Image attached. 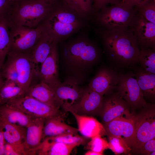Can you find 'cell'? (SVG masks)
Segmentation results:
<instances>
[{"label":"cell","mask_w":155,"mask_h":155,"mask_svg":"<svg viewBox=\"0 0 155 155\" xmlns=\"http://www.w3.org/2000/svg\"><path fill=\"white\" fill-rule=\"evenodd\" d=\"M96 29L110 67L118 72H124L137 66L140 50L129 27L112 30Z\"/></svg>","instance_id":"1"},{"label":"cell","mask_w":155,"mask_h":155,"mask_svg":"<svg viewBox=\"0 0 155 155\" xmlns=\"http://www.w3.org/2000/svg\"><path fill=\"white\" fill-rule=\"evenodd\" d=\"M82 18L61 0H58L41 24L57 42L64 40L84 26Z\"/></svg>","instance_id":"2"},{"label":"cell","mask_w":155,"mask_h":155,"mask_svg":"<svg viewBox=\"0 0 155 155\" xmlns=\"http://www.w3.org/2000/svg\"><path fill=\"white\" fill-rule=\"evenodd\" d=\"M55 4L44 0H19L13 2L6 18L9 27L17 26L31 28L38 26L51 11Z\"/></svg>","instance_id":"3"},{"label":"cell","mask_w":155,"mask_h":155,"mask_svg":"<svg viewBox=\"0 0 155 155\" xmlns=\"http://www.w3.org/2000/svg\"><path fill=\"white\" fill-rule=\"evenodd\" d=\"M135 16L134 7L121 0L102 7L94 15V20L98 28L123 29L129 27Z\"/></svg>","instance_id":"4"},{"label":"cell","mask_w":155,"mask_h":155,"mask_svg":"<svg viewBox=\"0 0 155 155\" xmlns=\"http://www.w3.org/2000/svg\"><path fill=\"white\" fill-rule=\"evenodd\" d=\"M140 109L133 116L135 133L131 150L139 148L147 141L155 138V104L147 103Z\"/></svg>","instance_id":"5"},{"label":"cell","mask_w":155,"mask_h":155,"mask_svg":"<svg viewBox=\"0 0 155 155\" xmlns=\"http://www.w3.org/2000/svg\"><path fill=\"white\" fill-rule=\"evenodd\" d=\"M49 86L57 104L65 112H70L77 105L85 89L80 86L78 80L73 77L68 78L63 82Z\"/></svg>","instance_id":"6"},{"label":"cell","mask_w":155,"mask_h":155,"mask_svg":"<svg viewBox=\"0 0 155 155\" xmlns=\"http://www.w3.org/2000/svg\"><path fill=\"white\" fill-rule=\"evenodd\" d=\"M65 55L71 62L78 65H90L98 60L100 52L94 42L87 38L77 39L66 47Z\"/></svg>","instance_id":"7"},{"label":"cell","mask_w":155,"mask_h":155,"mask_svg":"<svg viewBox=\"0 0 155 155\" xmlns=\"http://www.w3.org/2000/svg\"><path fill=\"white\" fill-rule=\"evenodd\" d=\"M9 28L11 40L9 51L29 54L44 30L41 24L34 28L21 26Z\"/></svg>","instance_id":"8"},{"label":"cell","mask_w":155,"mask_h":155,"mask_svg":"<svg viewBox=\"0 0 155 155\" xmlns=\"http://www.w3.org/2000/svg\"><path fill=\"white\" fill-rule=\"evenodd\" d=\"M119 81L116 90L134 111L147 103L133 72H119Z\"/></svg>","instance_id":"9"},{"label":"cell","mask_w":155,"mask_h":155,"mask_svg":"<svg viewBox=\"0 0 155 155\" xmlns=\"http://www.w3.org/2000/svg\"><path fill=\"white\" fill-rule=\"evenodd\" d=\"M7 60L11 63L18 74V83L25 92L31 85L34 76L39 69L34 64L29 54L9 51Z\"/></svg>","instance_id":"10"},{"label":"cell","mask_w":155,"mask_h":155,"mask_svg":"<svg viewBox=\"0 0 155 155\" xmlns=\"http://www.w3.org/2000/svg\"><path fill=\"white\" fill-rule=\"evenodd\" d=\"M5 104L35 118L46 119L54 116L65 115L60 109L53 107L29 96L25 95Z\"/></svg>","instance_id":"11"},{"label":"cell","mask_w":155,"mask_h":155,"mask_svg":"<svg viewBox=\"0 0 155 155\" xmlns=\"http://www.w3.org/2000/svg\"><path fill=\"white\" fill-rule=\"evenodd\" d=\"M103 97L102 105L98 115L102 124L107 123L121 117H131L129 106L116 91Z\"/></svg>","instance_id":"12"},{"label":"cell","mask_w":155,"mask_h":155,"mask_svg":"<svg viewBox=\"0 0 155 155\" xmlns=\"http://www.w3.org/2000/svg\"><path fill=\"white\" fill-rule=\"evenodd\" d=\"M135 10V18L129 28L133 32L140 50L155 49V24L148 21Z\"/></svg>","instance_id":"13"},{"label":"cell","mask_w":155,"mask_h":155,"mask_svg":"<svg viewBox=\"0 0 155 155\" xmlns=\"http://www.w3.org/2000/svg\"><path fill=\"white\" fill-rule=\"evenodd\" d=\"M119 81V72L110 66L105 67L98 71L88 87L104 96L114 92Z\"/></svg>","instance_id":"14"},{"label":"cell","mask_w":155,"mask_h":155,"mask_svg":"<svg viewBox=\"0 0 155 155\" xmlns=\"http://www.w3.org/2000/svg\"><path fill=\"white\" fill-rule=\"evenodd\" d=\"M133 115V114L129 117L122 116L116 118L102 124L108 136L121 137L131 148L135 133Z\"/></svg>","instance_id":"15"},{"label":"cell","mask_w":155,"mask_h":155,"mask_svg":"<svg viewBox=\"0 0 155 155\" xmlns=\"http://www.w3.org/2000/svg\"><path fill=\"white\" fill-rule=\"evenodd\" d=\"M57 43L56 41L54 43L49 55L41 64L38 75L40 82L49 86L61 82L58 73Z\"/></svg>","instance_id":"16"},{"label":"cell","mask_w":155,"mask_h":155,"mask_svg":"<svg viewBox=\"0 0 155 155\" xmlns=\"http://www.w3.org/2000/svg\"><path fill=\"white\" fill-rule=\"evenodd\" d=\"M103 97L88 87L85 89L80 102L70 112L80 115H98Z\"/></svg>","instance_id":"17"},{"label":"cell","mask_w":155,"mask_h":155,"mask_svg":"<svg viewBox=\"0 0 155 155\" xmlns=\"http://www.w3.org/2000/svg\"><path fill=\"white\" fill-rule=\"evenodd\" d=\"M5 142L11 144L19 155H28L24 146L26 127H21L0 121Z\"/></svg>","instance_id":"18"},{"label":"cell","mask_w":155,"mask_h":155,"mask_svg":"<svg viewBox=\"0 0 155 155\" xmlns=\"http://www.w3.org/2000/svg\"><path fill=\"white\" fill-rule=\"evenodd\" d=\"M45 119L35 118L26 127L24 148L28 155H36V151L42 141Z\"/></svg>","instance_id":"19"},{"label":"cell","mask_w":155,"mask_h":155,"mask_svg":"<svg viewBox=\"0 0 155 155\" xmlns=\"http://www.w3.org/2000/svg\"><path fill=\"white\" fill-rule=\"evenodd\" d=\"M65 116H55L45 119L42 141L45 138L49 137L65 134H78L79 131L78 128L65 123L64 121Z\"/></svg>","instance_id":"20"},{"label":"cell","mask_w":155,"mask_h":155,"mask_svg":"<svg viewBox=\"0 0 155 155\" xmlns=\"http://www.w3.org/2000/svg\"><path fill=\"white\" fill-rule=\"evenodd\" d=\"M76 121L78 131L82 136L88 138L98 135H106L102 124L92 117L80 115L71 113Z\"/></svg>","instance_id":"21"},{"label":"cell","mask_w":155,"mask_h":155,"mask_svg":"<svg viewBox=\"0 0 155 155\" xmlns=\"http://www.w3.org/2000/svg\"><path fill=\"white\" fill-rule=\"evenodd\" d=\"M34 118L7 104H0V121L26 127Z\"/></svg>","instance_id":"22"},{"label":"cell","mask_w":155,"mask_h":155,"mask_svg":"<svg viewBox=\"0 0 155 155\" xmlns=\"http://www.w3.org/2000/svg\"><path fill=\"white\" fill-rule=\"evenodd\" d=\"M133 72L144 97L153 103L155 99V74L146 72L136 66Z\"/></svg>","instance_id":"23"},{"label":"cell","mask_w":155,"mask_h":155,"mask_svg":"<svg viewBox=\"0 0 155 155\" xmlns=\"http://www.w3.org/2000/svg\"><path fill=\"white\" fill-rule=\"evenodd\" d=\"M56 41L57 42L44 30L30 54L37 67V65L40 64L41 66L47 57L54 43Z\"/></svg>","instance_id":"24"},{"label":"cell","mask_w":155,"mask_h":155,"mask_svg":"<svg viewBox=\"0 0 155 155\" xmlns=\"http://www.w3.org/2000/svg\"><path fill=\"white\" fill-rule=\"evenodd\" d=\"M25 95L31 96L53 107L60 108L55 101L51 89L45 83L40 82L31 85Z\"/></svg>","instance_id":"25"},{"label":"cell","mask_w":155,"mask_h":155,"mask_svg":"<svg viewBox=\"0 0 155 155\" xmlns=\"http://www.w3.org/2000/svg\"><path fill=\"white\" fill-rule=\"evenodd\" d=\"M80 145L78 143L67 144L44 140L36 150V154L69 155L75 147Z\"/></svg>","instance_id":"26"},{"label":"cell","mask_w":155,"mask_h":155,"mask_svg":"<svg viewBox=\"0 0 155 155\" xmlns=\"http://www.w3.org/2000/svg\"><path fill=\"white\" fill-rule=\"evenodd\" d=\"M25 92L16 82L5 80L0 89V104L25 96Z\"/></svg>","instance_id":"27"},{"label":"cell","mask_w":155,"mask_h":155,"mask_svg":"<svg viewBox=\"0 0 155 155\" xmlns=\"http://www.w3.org/2000/svg\"><path fill=\"white\" fill-rule=\"evenodd\" d=\"M11 46L9 28L6 18L0 19V68L4 63Z\"/></svg>","instance_id":"28"},{"label":"cell","mask_w":155,"mask_h":155,"mask_svg":"<svg viewBox=\"0 0 155 155\" xmlns=\"http://www.w3.org/2000/svg\"><path fill=\"white\" fill-rule=\"evenodd\" d=\"M84 19L94 15L92 0H61Z\"/></svg>","instance_id":"29"},{"label":"cell","mask_w":155,"mask_h":155,"mask_svg":"<svg viewBox=\"0 0 155 155\" xmlns=\"http://www.w3.org/2000/svg\"><path fill=\"white\" fill-rule=\"evenodd\" d=\"M138 60L140 66L143 70L155 74V49L148 48L140 50Z\"/></svg>","instance_id":"30"},{"label":"cell","mask_w":155,"mask_h":155,"mask_svg":"<svg viewBox=\"0 0 155 155\" xmlns=\"http://www.w3.org/2000/svg\"><path fill=\"white\" fill-rule=\"evenodd\" d=\"M89 139L78 134H65L47 137L44 140L65 144L78 143L80 145H84L87 144Z\"/></svg>","instance_id":"31"},{"label":"cell","mask_w":155,"mask_h":155,"mask_svg":"<svg viewBox=\"0 0 155 155\" xmlns=\"http://www.w3.org/2000/svg\"><path fill=\"white\" fill-rule=\"evenodd\" d=\"M108 137L109 140L108 148L111 150L115 155L130 153L131 149L123 139L120 137Z\"/></svg>","instance_id":"32"},{"label":"cell","mask_w":155,"mask_h":155,"mask_svg":"<svg viewBox=\"0 0 155 155\" xmlns=\"http://www.w3.org/2000/svg\"><path fill=\"white\" fill-rule=\"evenodd\" d=\"M134 7L147 20L155 24V0H148L142 5Z\"/></svg>","instance_id":"33"},{"label":"cell","mask_w":155,"mask_h":155,"mask_svg":"<svg viewBox=\"0 0 155 155\" xmlns=\"http://www.w3.org/2000/svg\"><path fill=\"white\" fill-rule=\"evenodd\" d=\"M87 143L86 149L103 153L104 151L108 148V143L100 135L91 138Z\"/></svg>","instance_id":"34"},{"label":"cell","mask_w":155,"mask_h":155,"mask_svg":"<svg viewBox=\"0 0 155 155\" xmlns=\"http://www.w3.org/2000/svg\"><path fill=\"white\" fill-rule=\"evenodd\" d=\"M1 69L2 76L5 78V80L18 83V74L15 67L11 63L7 60Z\"/></svg>","instance_id":"35"},{"label":"cell","mask_w":155,"mask_h":155,"mask_svg":"<svg viewBox=\"0 0 155 155\" xmlns=\"http://www.w3.org/2000/svg\"><path fill=\"white\" fill-rule=\"evenodd\" d=\"M154 151L155 139L154 138L146 142L140 147L131 150L129 154L135 155H150L151 152Z\"/></svg>","instance_id":"36"},{"label":"cell","mask_w":155,"mask_h":155,"mask_svg":"<svg viewBox=\"0 0 155 155\" xmlns=\"http://www.w3.org/2000/svg\"><path fill=\"white\" fill-rule=\"evenodd\" d=\"M13 3L10 0H0V19L6 18Z\"/></svg>","instance_id":"37"},{"label":"cell","mask_w":155,"mask_h":155,"mask_svg":"<svg viewBox=\"0 0 155 155\" xmlns=\"http://www.w3.org/2000/svg\"><path fill=\"white\" fill-rule=\"evenodd\" d=\"M121 0H92L94 15L108 4H115Z\"/></svg>","instance_id":"38"},{"label":"cell","mask_w":155,"mask_h":155,"mask_svg":"<svg viewBox=\"0 0 155 155\" xmlns=\"http://www.w3.org/2000/svg\"><path fill=\"white\" fill-rule=\"evenodd\" d=\"M3 155H19V154L11 144L5 142Z\"/></svg>","instance_id":"39"},{"label":"cell","mask_w":155,"mask_h":155,"mask_svg":"<svg viewBox=\"0 0 155 155\" xmlns=\"http://www.w3.org/2000/svg\"><path fill=\"white\" fill-rule=\"evenodd\" d=\"M129 5L133 7H138L144 3L148 0H121Z\"/></svg>","instance_id":"40"},{"label":"cell","mask_w":155,"mask_h":155,"mask_svg":"<svg viewBox=\"0 0 155 155\" xmlns=\"http://www.w3.org/2000/svg\"><path fill=\"white\" fill-rule=\"evenodd\" d=\"M5 142L2 128L0 124V155H3Z\"/></svg>","instance_id":"41"},{"label":"cell","mask_w":155,"mask_h":155,"mask_svg":"<svg viewBox=\"0 0 155 155\" xmlns=\"http://www.w3.org/2000/svg\"><path fill=\"white\" fill-rule=\"evenodd\" d=\"M84 154L85 155H103L104 154L90 150L85 153Z\"/></svg>","instance_id":"42"},{"label":"cell","mask_w":155,"mask_h":155,"mask_svg":"<svg viewBox=\"0 0 155 155\" xmlns=\"http://www.w3.org/2000/svg\"><path fill=\"white\" fill-rule=\"evenodd\" d=\"M1 69L0 68V89L3 82V81L2 79V76L0 71Z\"/></svg>","instance_id":"43"},{"label":"cell","mask_w":155,"mask_h":155,"mask_svg":"<svg viewBox=\"0 0 155 155\" xmlns=\"http://www.w3.org/2000/svg\"><path fill=\"white\" fill-rule=\"evenodd\" d=\"M53 4H55L58 0H44Z\"/></svg>","instance_id":"44"},{"label":"cell","mask_w":155,"mask_h":155,"mask_svg":"<svg viewBox=\"0 0 155 155\" xmlns=\"http://www.w3.org/2000/svg\"><path fill=\"white\" fill-rule=\"evenodd\" d=\"M155 155V151H153L151 152L150 155Z\"/></svg>","instance_id":"45"},{"label":"cell","mask_w":155,"mask_h":155,"mask_svg":"<svg viewBox=\"0 0 155 155\" xmlns=\"http://www.w3.org/2000/svg\"><path fill=\"white\" fill-rule=\"evenodd\" d=\"M10 0L13 2H16L19 1V0Z\"/></svg>","instance_id":"46"}]
</instances>
